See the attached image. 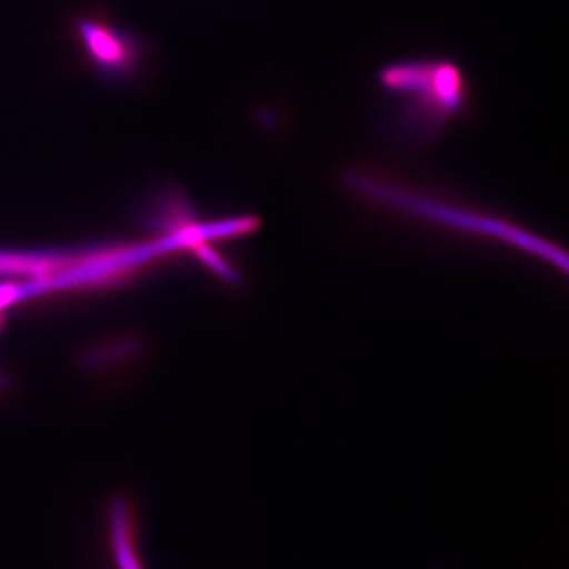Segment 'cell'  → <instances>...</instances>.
Wrapping results in <instances>:
<instances>
[{
    "label": "cell",
    "mask_w": 569,
    "mask_h": 569,
    "mask_svg": "<svg viewBox=\"0 0 569 569\" xmlns=\"http://www.w3.org/2000/svg\"><path fill=\"white\" fill-rule=\"evenodd\" d=\"M378 84L396 100L397 129L413 144L438 140L470 102L466 73L448 59L388 63L378 71Z\"/></svg>",
    "instance_id": "cell-1"
},
{
    "label": "cell",
    "mask_w": 569,
    "mask_h": 569,
    "mask_svg": "<svg viewBox=\"0 0 569 569\" xmlns=\"http://www.w3.org/2000/svg\"><path fill=\"white\" fill-rule=\"evenodd\" d=\"M342 182L346 189L356 194L359 200H365L366 203L377 206L385 211L400 213L408 219H417L421 222L440 224L460 233L498 239L537 254L541 260L557 264L561 271L568 272L567 254L559 252L553 246L546 244L542 239L519 230L516 224L508 223L507 220L449 203L441 198L408 187L406 183L397 182L395 179L385 178L372 171L359 170V168L343 171Z\"/></svg>",
    "instance_id": "cell-2"
},
{
    "label": "cell",
    "mask_w": 569,
    "mask_h": 569,
    "mask_svg": "<svg viewBox=\"0 0 569 569\" xmlns=\"http://www.w3.org/2000/svg\"><path fill=\"white\" fill-rule=\"evenodd\" d=\"M78 37L88 61L102 77L126 80L140 70L144 48L140 39L126 29L86 18L78 22Z\"/></svg>",
    "instance_id": "cell-3"
},
{
    "label": "cell",
    "mask_w": 569,
    "mask_h": 569,
    "mask_svg": "<svg viewBox=\"0 0 569 569\" xmlns=\"http://www.w3.org/2000/svg\"><path fill=\"white\" fill-rule=\"evenodd\" d=\"M108 549L116 569H146L141 559L140 535L116 530L108 537Z\"/></svg>",
    "instance_id": "cell-4"
}]
</instances>
